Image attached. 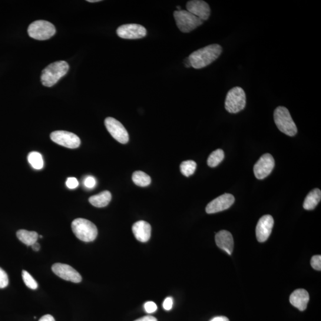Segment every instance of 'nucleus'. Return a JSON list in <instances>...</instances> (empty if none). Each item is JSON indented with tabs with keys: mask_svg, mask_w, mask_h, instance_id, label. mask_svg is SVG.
<instances>
[{
	"mask_svg": "<svg viewBox=\"0 0 321 321\" xmlns=\"http://www.w3.org/2000/svg\"><path fill=\"white\" fill-rule=\"evenodd\" d=\"M30 37L36 40L44 41L50 39L55 34L54 25L46 21H36L29 25L28 29Z\"/></svg>",
	"mask_w": 321,
	"mask_h": 321,
	"instance_id": "obj_6",
	"label": "nucleus"
},
{
	"mask_svg": "<svg viewBox=\"0 0 321 321\" xmlns=\"http://www.w3.org/2000/svg\"><path fill=\"white\" fill-rule=\"evenodd\" d=\"M72 228L76 237L85 242H91L97 237V227L84 218H76L72 223Z\"/></svg>",
	"mask_w": 321,
	"mask_h": 321,
	"instance_id": "obj_3",
	"label": "nucleus"
},
{
	"mask_svg": "<svg viewBox=\"0 0 321 321\" xmlns=\"http://www.w3.org/2000/svg\"><path fill=\"white\" fill-rule=\"evenodd\" d=\"M39 321H55L54 317L51 315H45L41 317Z\"/></svg>",
	"mask_w": 321,
	"mask_h": 321,
	"instance_id": "obj_34",
	"label": "nucleus"
},
{
	"mask_svg": "<svg viewBox=\"0 0 321 321\" xmlns=\"http://www.w3.org/2000/svg\"><path fill=\"white\" fill-rule=\"evenodd\" d=\"M17 237L19 240L27 246H32L33 244L37 241L38 234L35 231H29L26 230H20L18 231Z\"/></svg>",
	"mask_w": 321,
	"mask_h": 321,
	"instance_id": "obj_21",
	"label": "nucleus"
},
{
	"mask_svg": "<svg viewBox=\"0 0 321 321\" xmlns=\"http://www.w3.org/2000/svg\"><path fill=\"white\" fill-rule=\"evenodd\" d=\"M224 158V152L221 149H218L212 152L208 158L207 163L208 166L213 168L216 167L223 161Z\"/></svg>",
	"mask_w": 321,
	"mask_h": 321,
	"instance_id": "obj_23",
	"label": "nucleus"
},
{
	"mask_svg": "<svg viewBox=\"0 0 321 321\" xmlns=\"http://www.w3.org/2000/svg\"><path fill=\"white\" fill-rule=\"evenodd\" d=\"M22 278L24 280L25 285L27 286L29 289L32 290H36L38 288V283L36 280L32 277L31 274H30L28 271L25 270L22 271Z\"/></svg>",
	"mask_w": 321,
	"mask_h": 321,
	"instance_id": "obj_26",
	"label": "nucleus"
},
{
	"mask_svg": "<svg viewBox=\"0 0 321 321\" xmlns=\"http://www.w3.org/2000/svg\"><path fill=\"white\" fill-rule=\"evenodd\" d=\"M111 200V194L110 191L105 190L98 195H94L89 199V203L97 208H103L109 204Z\"/></svg>",
	"mask_w": 321,
	"mask_h": 321,
	"instance_id": "obj_20",
	"label": "nucleus"
},
{
	"mask_svg": "<svg viewBox=\"0 0 321 321\" xmlns=\"http://www.w3.org/2000/svg\"><path fill=\"white\" fill-rule=\"evenodd\" d=\"M119 37L127 39H137L145 37L147 34V29L138 24L121 25L117 29Z\"/></svg>",
	"mask_w": 321,
	"mask_h": 321,
	"instance_id": "obj_12",
	"label": "nucleus"
},
{
	"mask_svg": "<svg viewBox=\"0 0 321 321\" xmlns=\"http://www.w3.org/2000/svg\"><path fill=\"white\" fill-rule=\"evenodd\" d=\"M145 310L148 313H152L155 312L157 310V304L154 302H148L145 303Z\"/></svg>",
	"mask_w": 321,
	"mask_h": 321,
	"instance_id": "obj_29",
	"label": "nucleus"
},
{
	"mask_svg": "<svg viewBox=\"0 0 321 321\" xmlns=\"http://www.w3.org/2000/svg\"><path fill=\"white\" fill-rule=\"evenodd\" d=\"M135 321H157V318L152 316H146L141 317V318L136 320Z\"/></svg>",
	"mask_w": 321,
	"mask_h": 321,
	"instance_id": "obj_33",
	"label": "nucleus"
},
{
	"mask_svg": "<svg viewBox=\"0 0 321 321\" xmlns=\"http://www.w3.org/2000/svg\"><path fill=\"white\" fill-rule=\"evenodd\" d=\"M105 125L115 140L122 144L127 143L129 140L128 132L120 121L112 117H107L105 120Z\"/></svg>",
	"mask_w": 321,
	"mask_h": 321,
	"instance_id": "obj_9",
	"label": "nucleus"
},
{
	"mask_svg": "<svg viewBox=\"0 0 321 321\" xmlns=\"http://www.w3.org/2000/svg\"><path fill=\"white\" fill-rule=\"evenodd\" d=\"M185 66H186V68H190L191 67V65L190 63V61L189 60H188V58H187L186 59H185V63H184Z\"/></svg>",
	"mask_w": 321,
	"mask_h": 321,
	"instance_id": "obj_37",
	"label": "nucleus"
},
{
	"mask_svg": "<svg viewBox=\"0 0 321 321\" xmlns=\"http://www.w3.org/2000/svg\"><path fill=\"white\" fill-rule=\"evenodd\" d=\"M275 166L273 157L270 154H264L254 165L253 172L256 178L264 179L271 173Z\"/></svg>",
	"mask_w": 321,
	"mask_h": 321,
	"instance_id": "obj_10",
	"label": "nucleus"
},
{
	"mask_svg": "<svg viewBox=\"0 0 321 321\" xmlns=\"http://www.w3.org/2000/svg\"><path fill=\"white\" fill-rule=\"evenodd\" d=\"M217 245L226 251L228 254L233 253L234 249V240L232 234L229 231L221 230L216 235Z\"/></svg>",
	"mask_w": 321,
	"mask_h": 321,
	"instance_id": "obj_16",
	"label": "nucleus"
},
{
	"mask_svg": "<svg viewBox=\"0 0 321 321\" xmlns=\"http://www.w3.org/2000/svg\"><path fill=\"white\" fill-rule=\"evenodd\" d=\"M9 284V278L8 274L0 268V289H4Z\"/></svg>",
	"mask_w": 321,
	"mask_h": 321,
	"instance_id": "obj_27",
	"label": "nucleus"
},
{
	"mask_svg": "<svg viewBox=\"0 0 321 321\" xmlns=\"http://www.w3.org/2000/svg\"><path fill=\"white\" fill-rule=\"evenodd\" d=\"M28 161L31 166L36 170H41L44 166V161L41 154L38 152H32L28 155Z\"/></svg>",
	"mask_w": 321,
	"mask_h": 321,
	"instance_id": "obj_24",
	"label": "nucleus"
},
{
	"mask_svg": "<svg viewBox=\"0 0 321 321\" xmlns=\"http://www.w3.org/2000/svg\"><path fill=\"white\" fill-rule=\"evenodd\" d=\"M210 321H230L226 316H217L215 317Z\"/></svg>",
	"mask_w": 321,
	"mask_h": 321,
	"instance_id": "obj_35",
	"label": "nucleus"
},
{
	"mask_svg": "<svg viewBox=\"0 0 321 321\" xmlns=\"http://www.w3.org/2000/svg\"><path fill=\"white\" fill-rule=\"evenodd\" d=\"M321 200V191L319 188L310 191L304 200L303 208L306 210H313L318 205Z\"/></svg>",
	"mask_w": 321,
	"mask_h": 321,
	"instance_id": "obj_19",
	"label": "nucleus"
},
{
	"mask_svg": "<svg viewBox=\"0 0 321 321\" xmlns=\"http://www.w3.org/2000/svg\"><path fill=\"white\" fill-rule=\"evenodd\" d=\"M69 65L65 61H58L49 65L42 72L41 81L46 87H52L68 74Z\"/></svg>",
	"mask_w": 321,
	"mask_h": 321,
	"instance_id": "obj_2",
	"label": "nucleus"
},
{
	"mask_svg": "<svg viewBox=\"0 0 321 321\" xmlns=\"http://www.w3.org/2000/svg\"><path fill=\"white\" fill-rule=\"evenodd\" d=\"M197 164L196 162L192 160L183 161L180 164V171L184 176L189 177L194 174L197 169Z\"/></svg>",
	"mask_w": 321,
	"mask_h": 321,
	"instance_id": "obj_25",
	"label": "nucleus"
},
{
	"mask_svg": "<svg viewBox=\"0 0 321 321\" xmlns=\"http://www.w3.org/2000/svg\"><path fill=\"white\" fill-rule=\"evenodd\" d=\"M51 269L53 273L66 281L75 283H79L82 281L81 274L69 265L56 263L53 265Z\"/></svg>",
	"mask_w": 321,
	"mask_h": 321,
	"instance_id": "obj_11",
	"label": "nucleus"
},
{
	"mask_svg": "<svg viewBox=\"0 0 321 321\" xmlns=\"http://www.w3.org/2000/svg\"><path fill=\"white\" fill-rule=\"evenodd\" d=\"M178 11H181V8L180 6H177Z\"/></svg>",
	"mask_w": 321,
	"mask_h": 321,
	"instance_id": "obj_39",
	"label": "nucleus"
},
{
	"mask_svg": "<svg viewBox=\"0 0 321 321\" xmlns=\"http://www.w3.org/2000/svg\"><path fill=\"white\" fill-rule=\"evenodd\" d=\"M174 18L180 31L188 33L203 24L204 21L187 11H177L174 12Z\"/></svg>",
	"mask_w": 321,
	"mask_h": 321,
	"instance_id": "obj_7",
	"label": "nucleus"
},
{
	"mask_svg": "<svg viewBox=\"0 0 321 321\" xmlns=\"http://www.w3.org/2000/svg\"><path fill=\"white\" fill-rule=\"evenodd\" d=\"M173 300L171 297H167L165 299L163 302V307L165 310H170L173 307Z\"/></svg>",
	"mask_w": 321,
	"mask_h": 321,
	"instance_id": "obj_32",
	"label": "nucleus"
},
{
	"mask_svg": "<svg viewBox=\"0 0 321 321\" xmlns=\"http://www.w3.org/2000/svg\"><path fill=\"white\" fill-rule=\"evenodd\" d=\"M39 237H40L41 238V239H42V238L43 237V236H39Z\"/></svg>",
	"mask_w": 321,
	"mask_h": 321,
	"instance_id": "obj_40",
	"label": "nucleus"
},
{
	"mask_svg": "<svg viewBox=\"0 0 321 321\" xmlns=\"http://www.w3.org/2000/svg\"><path fill=\"white\" fill-rule=\"evenodd\" d=\"M187 11L204 22L209 19L211 9L208 3L202 0H192L187 3Z\"/></svg>",
	"mask_w": 321,
	"mask_h": 321,
	"instance_id": "obj_15",
	"label": "nucleus"
},
{
	"mask_svg": "<svg viewBox=\"0 0 321 321\" xmlns=\"http://www.w3.org/2000/svg\"><path fill=\"white\" fill-rule=\"evenodd\" d=\"M222 51L223 48L220 45L211 44L191 53L188 58L191 67L201 69L216 61Z\"/></svg>",
	"mask_w": 321,
	"mask_h": 321,
	"instance_id": "obj_1",
	"label": "nucleus"
},
{
	"mask_svg": "<svg viewBox=\"0 0 321 321\" xmlns=\"http://www.w3.org/2000/svg\"><path fill=\"white\" fill-rule=\"evenodd\" d=\"M246 104V94L242 88L234 87L228 92L225 101V108L228 112L238 113L244 110Z\"/></svg>",
	"mask_w": 321,
	"mask_h": 321,
	"instance_id": "obj_5",
	"label": "nucleus"
},
{
	"mask_svg": "<svg viewBox=\"0 0 321 321\" xmlns=\"http://www.w3.org/2000/svg\"><path fill=\"white\" fill-rule=\"evenodd\" d=\"M132 180L136 185L140 187H147L151 183L150 175L141 171L135 172L132 175Z\"/></svg>",
	"mask_w": 321,
	"mask_h": 321,
	"instance_id": "obj_22",
	"label": "nucleus"
},
{
	"mask_svg": "<svg viewBox=\"0 0 321 321\" xmlns=\"http://www.w3.org/2000/svg\"><path fill=\"white\" fill-rule=\"evenodd\" d=\"M87 2L89 3H97L100 2L101 0H88Z\"/></svg>",
	"mask_w": 321,
	"mask_h": 321,
	"instance_id": "obj_38",
	"label": "nucleus"
},
{
	"mask_svg": "<svg viewBox=\"0 0 321 321\" xmlns=\"http://www.w3.org/2000/svg\"><path fill=\"white\" fill-rule=\"evenodd\" d=\"M309 301V294L306 290L297 289L290 297V302L300 311L306 310Z\"/></svg>",
	"mask_w": 321,
	"mask_h": 321,
	"instance_id": "obj_18",
	"label": "nucleus"
},
{
	"mask_svg": "<svg viewBox=\"0 0 321 321\" xmlns=\"http://www.w3.org/2000/svg\"><path fill=\"white\" fill-rule=\"evenodd\" d=\"M31 247L32 248V249L36 251H39L41 248L40 244H39L37 242V241H36V242H35V243L33 244Z\"/></svg>",
	"mask_w": 321,
	"mask_h": 321,
	"instance_id": "obj_36",
	"label": "nucleus"
},
{
	"mask_svg": "<svg viewBox=\"0 0 321 321\" xmlns=\"http://www.w3.org/2000/svg\"><path fill=\"white\" fill-rule=\"evenodd\" d=\"M51 140L66 148L75 149L81 145V140L77 135L68 131H57L52 132Z\"/></svg>",
	"mask_w": 321,
	"mask_h": 321,
	"instance_id": "obj_8",
	"label": "nucleus"
},
{
	"mask_svg": "<svg viewBox=\"0 0 321 321\" xmlns=\"http://www.w3.org/2000/svg\"><path fill=\"white\" fill-rule=\"evenodd\" d=\"M66 185L68 188L71 189H74L79 186V182L77 179L75 177L68 178L67 181H66Z\"/></svg>",
	"mask_w": 321,
	"mask_h": 321,
	"instance_id": "obj_30",
	"label": "nucleus"
},
{
	"mask_svg": "<svg viewBox=\"0 0 321 321\" xmlns=\"http://www.w3.org/2000/svg\"><path fill=\"white\" fill-rule=\"evenodd\" d=\"M311 266L312 267L313 269L317 271H320L321 270V256L315 255L313 256L311 259L310 261Z\"/></svg>",
	"mask_w": 321,
	"mask_h": 321,
	"instance_id": "obj_28",
	"label": "nucleus"
},
{
	"mask_svg": "<svg viewBox=\"0 0 321 321\" xmlns=\"http://www.w3.org/2000/svg\"><path fill=\"white\" fill-rule=\"evenodd\" d=\"M234 201L235 199L232 195L225 194L221 195L208 204L206 207L207 213L215 214L226 210L234 204Z\"/></svg>",
	"mask_w": 321,
	"mask_h": 321,
	"instance_id": "obj_13",
	"label": "nucleus"
},
{
	"mask_svg": "<svg viewBox=\"0 0 321 321\" xmlns=\"http://www.w3.org/2000/svg\"><path fill=\"white\" fill-rule=\"evenodd\" d=\"M132 231L136 239L141 242H147L150 239L151 226L145 221H139L132 227Z\"/></svg>",
	"mask_w": 321,
	"mask_h": 321,
	"instance_id": "obj_17",
	"label": "nucleus"
},
{
	"mask_svg": "<svg viewBox=\"0 0 321 321\" xmlns=\"http://www.w3.org/2000/svg\"><path fill=\"white\" fill-rule=\"evenodd\" d=\"M274 118L275 123L282 133L289 137H294L297 134L296 125L287 108L277 107L274 111Z\"/></svg>",
	"mask_w": 321,
	"mask_h": 321,
	"instance_id": "obj_4",
	"label": "nucleus"
},
{
	"mask_svg": "<svg viewBox=\"0 0 321 321\" xmlns=\"http://www.w3.org/2000/svg\"><path fill=\"white\" fill-rule=\"evenodd\" d=\"M84 185L86 187L89 188H94L96 185L95 178L92 176H88L84 180Z\"/></svg>",
	"mask_w": 321,
	"mask_h": 321,
	"instance_id": "obj_31",
	"label": "nucleus"
},
{
	"mask_svg": "<svg viewBox=\"0 0 321 321\" xmlns=\"http://www.w3.org/2000/svg\"><path fill=\"white\" fill-rule=\"evenodd\" d=\"M274 221L270 215L261 217L258 221L256 228V239L259 242L267 241L272 232Z\"/></svg>",
	"mask_w": 321,
	"mask_h": 321,
	"instance_id": "obj_14",
	"label": "nucleus"
}]
</instances>
